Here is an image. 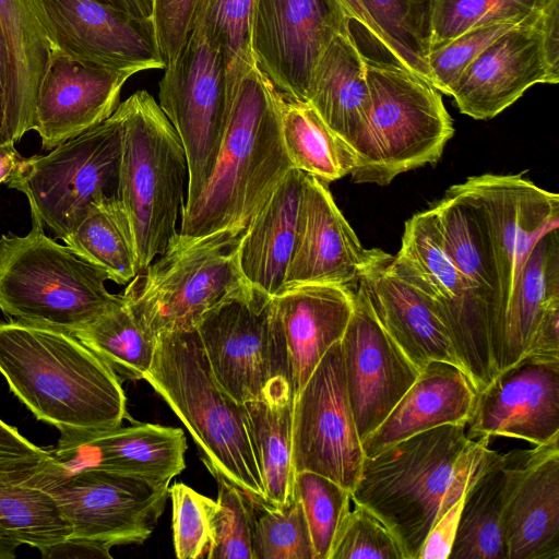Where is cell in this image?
Listing matches in <instances>:
<instances>
[{
	"label": "cell",
	"instance_id": "6da1fadb",
	"mask_svg": "<svg viewBox=\"0 0 559 559\" xmlns=\"http://www.w3.org/2000/svg\"><path fill=\"white\" fill-rule=\"evenodd\" d=\"M0 373L33 415L62 436L112 429L128 417L121 379L71 332L0 321Z\"/></svg>",
	"mask_w": 559,
	"mask_h": 559
},
{
	"label": "cell",
	"instance_id": "7a4b0ae2",
	"mask_svg": "<svg viewBox=\"0 0 559 559\" xmlns=\"http://www.w3.org/2000/svg\"><path fill=\"white\" fill-rule=\"evenodd\" d=\"M283 94L258 66L239 83L213 171L181 210L180 231L203 236L243 230L293 168L281 132Z\"/></svg>",
	"mask_w": 559,
	"mask_h": 559
},
{
	"label": "cell",
	"instance_id": "3957f363",
	"mask_svg": "<svg viewBox=\"0 0 559 559\" xmlns=\"http://www.w3.org/2000/svg\"><path fill=\"white\" fill-rule=\"evenodd\" d=\"M144 380L186 426L213 477L230 481L257 506L271 507L245 405L216 380L197 330L157 335Z\"/></svg>",
	"mask_w": 559,
	"mask_h": 559
},
{
	"label": "cell",
	"instance_id": "277c9868",
	"mask_svg": "<svg viewBox=\"0 0 559 559\" xmlns=\"http://www.w3.org/2000/svg\"><path fill=\"white\" fill-rule=\"evenodd\" d=\"M466 426H438L364 459L352 501L380 519L406 559H418L431 526L450 508L449 491L469 439Z\"/></svg>",
	"mask_w": 559,
	"mask_h": 559
},
{
	"label": "cell",
	"instance_id": "5b68a950",
	"mask_svg": "<svg viewBox=\"0 0 559 559\" xmlns=\"http://www.w3.org/2000/svg\"><path fill=\"white\" fill-rule=\"evenodd\" d=\"M117 111L122 127L118 198L131 226L141 272L178 233L187 159L176 130L147 91L133 93Z\"/></svg>",
	"mask_w": 559,
	"mask_h": 559
},
{
	"label": "cell",
	"instance_id": "8992f818",
	"mask_svg": "<svg viewBox=\"0 0 559 559\" xmlns=\"http://www.w3.org/2000/svg\"><path fill=\"white\" fill-rule=\"evenodd\" d=\"M31 215L28 234L0 237V310L16 321L72 333L121 295L106 289L103 270L49 238Z\"/></svg>",
	"mask_w": 559,
	"mask_h": 559
},
{
	"label": "cell",
	"instance_id": "52a82bcc",
	"mask_svg": "<svg viewBox=\"0 0 559 559\" xmlns=\"http://www.w3.org/2000/svg\"><path fill=\"white\" fill-rule=\"evenodd\" d=\"M243 230L178 231L122 294L141 324L155 336L195 329L207 312L248 288L239 265Z\"/></svg>",
	"mask_w": 559,
	"mask_h": 559
},
{
	"label": "cell",
	"instance_id": "ba28073f",
	"mask_svg": "<svg viewBox=\"0 0 559 559\" xmlns=\"http://www.w3.org/2000/svg\"><path fill=\"white\" fill-rule=\"evenodd\" d=\"M371 110L350 173L357 183L388 186L400 174L436 163L454 134L441 93L413 71L366 58Z\"/></svg>",
	"mask_w": 559,
	"mask_h": 559
},
{
	"label": "cell",
	"instance_id": "9c48e42d",
	"mask_svg": "<svg viewBox=\"0 0 559 559\" xmlns=\"http://www.w3.org/2000/svg\"><path fill=\"white\" fill-rule=\"evenodd\" d=\"M122 127L117 109L46 155L22 158L4 183L24 193L34 213L64 239L104 200L119 199Z\"/></svg>",
	"mask_w": 559,
	"mask_h": 559
},
{
	"label": "cell",
	"instance_id": "30bf717a",
	"mask_svg": "<svg viewBox=\"0 0 559 559\" xmlns=\"http://www.w3.org/2000/svg\"><path fill=\"white\" fill-rule=\"evenodd\" d=\"M23 484L46 491L71 527L70 537L114 546L142 544L162 516L169 484L95 467L45 463Z\"/></svg>",
	"mask_w": 559,
	"mask_h": 559
},
{
	"label": "cell",
	"instance_id": "8fae6325",
	"mask_svg": "<svg viewBox=\"0 0 559 559\" xmlns=\"http://www.w3.org/2000/svg\"><path fill=\"white\" fill-rule=\"evenodd\" d=\"M488 235L497 292L492 354L514 310L522 275L539 239L559 228V195L519 175L485 174L456 185Z\"/></svg>",
	"mask_w": 559,
	"mask_h": 559
},
{
	"label": "cell",
	"instance_id": "7c38bea8",
	"mask_svg": "<svg viewBox=\"0 0 559 559\" xmlns=\"http://www.w3.org/2000/svg\"><path fill=\"white\" fill-rule=\"evenodd\" d=\"M430 209L463 285L460 308L447 328L478 393L497 376L492 354L497 282L488 235L478 211L456 185Z\"/></svg>",
	"mask_w": 559,
	"mask_h": 559
},
{
	"label": "cell",
	"instance_id": "4fadbf2b",
	"mask_svg": "<svg viewBox=\"0 0 559 559\" xmlns=\"http://www.w3.org/2000/svg\"><path fill=\"white\" fill-rule=\"evenodd\" d=\"M158 98L185 150L189 204L213 171L229 112L221 48L200 25H193L177 58L166 66Z\"/></svg>",
	"mask_w": 559,
	"mask_h": 559
},
{
	"label": "cell",
	"instance_id": "5bb4252c",
	"mask_svg": "<svg viewBox=\"0 0 559 559\" xmlns=\"http://www.w3.org/2000/svg\"><path fill=\"white\" fill-rule=\"evenodd\" d=\"M195 330L216 380L237 402L258 397L277 377L292 379L273 296L261 289L250 285L219 304Z\"/></svg>",
	"mask_w": 559,
	"mask_h": 559
},
{
	"label": "cell",
	"instance_id": "9a60e30c",
	"mask_svg": "<svg viewBox=\"0 0 559 559\" xmlns=\"http://www.w3.org/2000/svg\"><path fill=\"white\" fill-rule=\"evenodd\" d=\"M364 459L337 342L295 395L293 466L295 473L313 472L352 491L359 479Z\"/></svg>",
	"mask_w": 559,
	"mask_h": 559
},
{
	"label": "cell",
	"instance_id": "2e32d148",
	"mask_svg": "<svg viewBox=\"0 0 559 559\" xmlns=\"http://www.w3.org/2000/svg\"><path fill=\"white\" fill-rule=\"evenodd\" d=\"M51 48L85 64L132 74L165 69L150 21L103 0H28Z\"/></svg>",
	"mask_w": 559,
	"mask_h": 559
},
{
	"label": "cell",
	"instance_id": "e0dca14e",
	"mask_svg": "<svg viewBox=\"0 0 559 559\" xmlns=\"http://www.w3.org/2000/svg\"><path fill=\"white\" fill-rule=\"evenodd\" d=\"M349 23L340 0H258L252 26L257 66L282 94L306 102L314 67Z\"/></svg>",
	"mask_w": 559,
	"mask_h": 559
},
{
	"label": "cell",
	"instance_id": "ac0fdd59",
	"mask_svg": "<svg viewBox=\"0 0 559 559\" xmlns=\"http://www.w3.org/2000/svg\"><path fill=\"white\" fill-rule=\"evenodd\" d=\"M340 344L347 395L362 441L385 419L419 370L383 328L358 281Z\"/></svg>",
	"mask_w": 559,
	"mask_h": 559
},
{
	"label": "cell",
	"instance_id": "d6986e66",
	"mask_svg": "<svg viewBox=\"0 0 559 559\" xmlns=\"http://www.w3.org/2000/svg\"><path fill=\"white\" fill-rule=\"evenodd\" d=\"M545 8L492 41L465 69L451 95L462 114L491 119L533 85L559 82V67L544 40Z\"/></svg>",
	"mask_w": 559,
	"mask_h": 559
},
{
	"label": "cell",
	"instance_id": "ffe728a7",
	"mask_svg": "<svg viewBox=\"0 0 559 559\" xmlns=\"http://www.w3.org/2000/svg\"><path fill=\"white\" fill-rule=\"evenodd\" d=\"M501 515L507 559H559V435L507 453Z\"/></svg>",
	"mask_w": 559,
	"mask_h": 559
},
{
	"label": "cell",
	"instance_id": "44dd1931",
	"mask_svg": "<svg viewBox=\"0 0 559 559\" xmlns=\"http://www.w3.org/2000/svg\"><path fill=\"white\" fill-rule=\"evenodd\" d=\"M467 437L543 444L559 435V360L525 356L477 393Z\"/></svg>",
	"mask_w": 559,
	"mask_h": 559
},
{
	"label": "cell",
	"instance_id": "7402d4cb",
	"mask_svg": "<svg viewBox=\"0 0 559 559\" xmlns=\"http://www.w3.org/2000/svg\"><path fill=\"white\" fill-rule=\"evenodd\" d=\"M131 75L85 64L52 49L35 102L33 130L43 147L50 151L109 118Z\"/></svg>",
	"mask_w": 559,
	"mask_h": 559
},
{
	"label": "cell",
	"instance_id": "603a6c76",
	"mask_svg": "<svg viewBox=\"0 0 559 559\" xmlns=\"http://www.w3.org/2000/svg\"><path fill=\"white\" fill-rule=\"evenodd\" d=\"M370 254L336 206L329 185L305 174L283 289L304 284L355 285Z\"/></svg>",
	"mask_w": 559,
	"mask_h": 559
},
{
	"label": "cell",
	"instance_id": "cb8c5ba5",
	"mask_svg": "<svg viewBox=\"0 0 559 559\" xmlns=\"http://www.w3.org/2000/svg\"><path fill=\"white\" fill-rule=\"evenodd\" d=\"M187 448L179 428L135 423L98 432L60 435L50 453L66 469L95 467L170 484L186 467Z\"/></svg>",
	"mask_w": 559,
	"mask_h": 559
},
{
	"label": "cell",
	"instance_id": "d4e9b609",
	"mask_svg": "<svg viewBox=\"0 0 559 559\" xmlns=\"http://www.w3.org/2000/svg\"><path fill=\"white\" fill-rule=\"evenodd\" d=\"M390 258L381 249H371L358 277L379 321L419 371L431 361L463 370L433 302L389 269Z\"/></svg>",
	"mask_w": 559,
	"mask_h": 559
},
{
	"label": "cell",
	"instance_id": "484cf974",
	"mask_svg": "<svg viewBox=\"0 0 559 559\" xmlns=\"http://www.w3.org/2000/svg\"><path fill=\"white\" fill-rule=\"evenodd\" d=\"M355 285L304 284L273 296L287 345L295 395L329 348L342 340L353 311Z\"/></svg>",
	"mask_w": 559,
	"mask_h": 559
},
{
	"label": "cell",
	"instance_id": "4316f807",
	"mask_svg": "<svg viewBox=\"0 0 559 559\" xmlns=\"http://www.w3.org/2000/svg\"><path fill=\"white\" fill-rule=\"evenodd\" d=\"M476 399L477 392L461 368L445 361L429 362L385 419L361 441L365 456L438 426L467 425Z\"/></svg>",
	"mask_w": 559,
	"mask_h": 559
},
{
	"label": "cell",
	"instance_id": "83f0119b",
	"mask_svg": "<svg viewBox=\"0 0 559 559\" xmlns=\"http://www.w3.org/2000/svg\"><path fill=\"white\" fill-rule=\"evenodd\" d=\"M51 51L28 0H0V62L11 143L33 130L37 90Z\"/></svg>",
	"mask_w": 559,
	"mask_h": 559
},
{
	"label": "cell",
	"instance_id": "f1b7e54d",
	"mask_svg": "<svg viewBox=\"0 0 559 559\" xmlns=\"http://www.w3.org/2000/svg\"><path fill=\"white\" fill-rule=\"evenodd\" d=\"M323 121L354 150L369 122L370 91L366 57L347 24L331 40L313 69L307 92Z\"/></svg>",
	"mask_w": 559,
	"mask_h": 559
},
{
	"label": "cell",
	"instance_id": "f546056e",
	"mask_svg": "<svg viewBox=\"0 0 559 559\" xmlns=\"http://www.w3.org/2000/svg\"><path fill=\"white\" fill-rule=\"evenodd\" d=\"M305 173L290 168L247 224L239 265L247 282L275 296L293 255Z\"/></svg>",
	"mask_w": 559,
	"mask_h": 559
},
{
	"label": "cell",
	"instance_id": "4dcf8cb0",
	"mask_svg": "<svg viewBox=\"0 0 559 559\" xmlns=\"http://www.w3.org/2000/svg\"><path fill=\"white\" fill-rule=\"evenodd\" d=\"M388 266L426 295L448 326L460 308L463 285L431 209L406 221L401 248Z\"/></svg>",
	"mask_w": 559,
	"mask_h": 559
},
{
	"label": "cell",
	"instance_id": "1f68e13d",
	"mask_svg": "<svg viewBox=\"0 0 559 559\" xmlns=\"http://www.w3.org/2000/svg\"><path fill=\"white\" fill-rule=\"evenodd\" d=\"M294 399L292 379L277 377L269 382L258 397L243 403L266 500L271 507H282L293 498Z\"/></svg>",
	"mask_w": 559,
	"mask_h": 559
},
{
	"label": "cell",
	"instance_id": "d6a6232c",
	"mask_svg": "<svg viewBox=\"0 0 559 559\" xmlns=\"http://www.w3.org/2000/svg\"><path fill=\"white\" fill-rule=\"evenodd\" d=\"M555 304H559L558 229L539 239L526 263L514 310L493 349L497 374L526 355L538 322Z\"/></svg>",
	"mask_w": 559,
	"mask_h": 559
},
{
	"label": "cell",
	"instance_id": "836d02e7",
	"mask_svg": "<svg viewBox=\"0 0 559 559\" xmlns=\"http://www.w3.org/2000/svg\"><path fill=\"white\" fill-rule=\"evenodd\" d=\"M507 453L489 448L464 496L449 559H507L501 528Z\"/></svg>",
	"mask_w": 559,
	"mask_h": 559
},
{
	"label": "cell",
	"instance_id": "e575fe53",
	"mask_svg": "<svg viewBox=\"0 0 559 559\" xmlns=\"http://www.w3.org/2000/svg\"><path fill=\"white\" fill-rule=\"evenodd\" d=\"M281 132L293 166L328 185L350 175L356 165L354 147L307 102L283 94Z\"/></svg>",
	"mask_w": 559,
	"mask_h": 559
},
{
	"label": "cell",
	"instance_id": "d590c367",
	"mask_svg": "<svg viewBox=\"0 0 559 559\" xmlns=\"http://www.w3.org/2000/svg\"><path fill=\"white\" fill-rule=\"evenodd\" d=\"M63 241L119 285L130 283L140 273L131 226L119 199L93 204Z\"/></svg>",
	"mask_w": 559,
	"mask_h": 559
},
{
	"label": "cell",
	"instance_id": "8d00e7d4",
	"mask_svg": "<svg viewBox=\"0 0 559 559\" xmlns=\"http://www.w3.org/2000/svg\"><path fill=\"white\" fill-rule=\"evenodd\" d=\"M72 333L121 380L144 379L151 368L156 336L141 324L122 295L94 320Z\"/></svg>",
	"mask_w": 559,
	"mask_h": 559
},
{
	"label": "cell",
	"instance_id": "74e56055",
	"mask_svg": "<svg viewBox=\"0 0 559 559\" xmlns=\"http://www.w3.org/2000/svg\"><path fill=\"white\" fill-rule=\"evenodd\" d=\"M70 535L69 523L46 491L0 479V537L41 551Z\"/></svg>",
	"mask_w": 559,
	"mask_h": 559
},
{
	"label": "cell",
	"instance_id": "f35d334b",
	"mask_svg": "<svg viewBox=\"0 0 559 559\" xmlns=\"http://www.w3.org/2000/svg\"><path fill=\"white\" fill-rule=\"evenodd\" d=\"M258 0H202L194 20L219 46L230 107L242 78L257 66L252 26Z\"/></svg>",
	"mask_w": 559,
	"mask_h": 559
},
{
	"label": "cell",
	"instance_id": "ab89813d",
	"mask_svg": "<svg viewBox=\"0 0 559 559\" xmlns=\"http://www.w3.org/2000/svg\"><path fill=\"white\" fill-rule=\"evenodd\" d=\"M394 48L402 67L431 83L427 64L433 0H360Z\"/></svg>",
	"mask_w": 559,
	"mask_h": 559
},
{
	"label": "cell",
	"instance_id": "60d3db41",
	"mask_svg": "<svg viewBox=\"0 0 559 559\" xmlns=\"http://www.w3.org/2000/svg\"><path fill=\"white\" fill-rule=\"evenodd\" d=\"M294 493L299 499L317 559H330L337 530L350 510L352 491L309 471L296 472Z\"/></svg>",
	"mask_w": 559,
	"mask_h": 559
},
{
	"label": "cell",
	"instance_id": "b9f144b4",
	"mask_svg": "<svg viewBox=\"0 0 559 559\" xmlns=\"http://www.w3.org/2000/svg\"><path fill=\"white\" fill-rule=\"evenodd\" d=\"M253 527V559H317L302 506L259 507Z\"/></svg>",
	"mask_w": 559,
	"mask_h": 559
},
{
	"label": "cell",
	"instance_id": "7bdbcfd3",
	"mask_svg": "<svg viewBox=\"0 0 559 559\" xmlns=\"http://www.w3.org/2000/svg\"><path fill=\"white\" fill-rule=\"evenodd\" d=\"M211 512L209 559H253L255 503L230 481L218 478Z\"/></svg>",
	"mask_w": 559,
	"mask_h": 559
},
{
	"label": "cell",
	"instance_id": "ee69618b",
	"mask_svg": "<svg viewBox=\"0 0 559 559\" xmlns=\"http://www.w3.org/2000/svg\"><path fill=\"white\" fill-rule=\"evenodd\" d=\"M550 0H433L430 51L484 24L542 11Z\"/></svg>",
	"mask_w": 559,
	"mask_h": 559
},
{
	"label": "cell",
	"instance_id": "f6af8a7d",
	"mask_svg": "<svg viewBox=\"0 0 559 559\" xmlns=\"http://www.w3.org/2000/svg\"><path fill=\"white\" fill-rule=\"evenodd\" d=\"M530 15L484 24L460 35L445 46L430 51L427 64L432 85L440 93L451 96L465 69L492 41L521 24Z\"/></svg>",
	"mask_w": 559,
	"mask_h": 559
},
{
	"label": "cell",
	"instance_id": "bcb514c9",
	"mask_svg": "<svg viewBox=\"0 0 559 559\" xmlns=\"http://www.w3.org/2000/svg\"><path fill=\"white\" fill-rule=\"evenodd\" d=\"M406 559L390 530L368 508L354 502L335 535L330 559Z\"/></svg>",
	"mask_w": 559,
	"mask_h": 559
},
{
	"label": "cell",
	"instance_id": "7dc6e473",
	"mask_svg": "<svg viewBox=\"0 0 559 559\" xmlns=\"http://www.w3.org/2000/svg\"><path fill=\"white\" fill-rule=\"evenodd\" d=\"M168 495L173 504L174 547L177 558L205 557L211 544V512L215 501L182 483L169 486Z\"/></svg>",
	"mask_w": 559,
	"mask_h": 559
},
{
	"label": "cell",
	"instance_id": "c3c4849f",
	"mask_svg": "<svg viewBox=\"0 0 559 559\" xmlns=\"http://www.w3.org/2000/svg\"><path fill=\"white\" fill-rule=\"evenodd\" d=\"M202 0H152V26L160 56L170 64L186 45Z\"/></svg>",
	"mask_w": 559,
	"mask_h": 559
},
{
	"label": "cell",
	"instance_id": "681fc988",
	"mask_svg": "<svg viewBox=\"0 0 559 559\" xmlns=\"http://www.w3.org/2000/svg\"><path fill=\"white\" fill-rule=\"evenodd\" d=\"M51 459L50 451L35 445L0 419V479L24 481Z\"/></svg>",
	"mask_w": 559,
	"mask_h": 559
},
{
	"label": "cell",
	"instance_id": "f907efd6",
	"mask_svg": "<svg viewBox=\"0 0 559 559\" xmlns=\"http://www.w3.org/2000/svg\"><path fill=\"white\" fill-rule=\"evenodd\" d=\"M464 496L452 504L431 526L421 546L418 559H449L459 526Z\"/></svg>",
	"mask_w": 559,
	"mask_h": 559
},
{
	"label": "cell",
	"instance_id": "816d5d0a",
	"mask_svg": "<svg viewBox=\"0 0 559 559\" xmlns=\"http://www.w3.org/2000/svg\"><path fill=\"white\" fill-rule=\"evenodd\" d=\"M525 356L559 360V304L550 306L542 317Z\"/></svg>",
	"mask_w": 559,
	"mask_h": 559
},
{
	"label": "cell",
	"instance_id": "f5cc1de1",
	"mask_svg": "<svg viewBox=\"0 0 559 559\" xmlns=\"http://www.w3.org/2000/svg\"><path fill=\"white\" fill-rule=\"evenodd\" d=\"M45 559H90L111 558L110 549L106 546L81 538L69 537L40 551Z\"/></svg>",
	"mask_w": 559,
	"mask_h": 559
},
{
	"label": "cell",
	"instance_id": "db71d44e",
	"mask_svg": "<svg viewBox=\"0 0 559 559\" xmlns=\"http://www.w3.org/2000/svg\"><path fill=\"white\" fill-rule=\"evenodd\" d=\"M350 19V21H354L357 23L361 29L362 33H365L372 41H374L381 49H383L390 57L391 62L396 63L401 66L400 59L392 47V45L389 43L386 37L383 35V33L380 31V28L377 26V24L373 22V20L369 16L368 12L364 8L360 0H340ZM402 67V66H401Z\"/></svg>",
	"mask_w": 559,
	"mask_h": 559
},
{
	"label": "cell",
	"instance_id": "11a10c76",
	"mask_svg": "<svg viewBox=\"0 0 559 559\" xmlns=\"http://www.w3.org/2000/svg\"><path fill=\"white\" fill-rule=\"evenodd\" d=\"M115 8L124 11L131 16L150 21L152 17V0H103ZM152 23V22H151Z\"/></svg>",
	"mask_w": 559,
	"mask_h": 559
},
{
	"label": "cell",
	"instance_id": "9f6ffc18",
	"mask_svg": "<svg viewBox=\"0 0 559 559\" xmlns=\"http://www.w3.org/2000/svg\"><path fill=\"white\" fill-rule=\"evenodd\" d=\"M22 158L14 143L0 144V183L5 181Z\"/></svg>",
	"mask_w": 559,
	"mask_h": 559
},
{
	"label": "cell",
	"instance_id": "6f0895ef",
	"mask_svg": "<svg viewBox=\"0 0 559 559\" xmlns=\"http://www.w3.org/2000/svg\"><path fill=\"white\" fill-rule=\"evenodd\" d=\"M11 143L8 134L7 104L3 87L2 68L0 62V144Z\"/></svg>",
	"mask_w": 559,
	"mask_h": 559
},
{
	"label": "cell",
	"instance_id": "680465c9",
	"mask_svg": "<svg viewBox=\"0 0 559 559\" xmlns=\"http://www.w3.org/2000/svg\"><path fill=\"white\" fill-rule=\"evenodd\" d=\"M17 547V543L0 537V559H14Z\"/></svg>",
	"mask_w": 559,
	"mask_h": 559
}]
</instances>
